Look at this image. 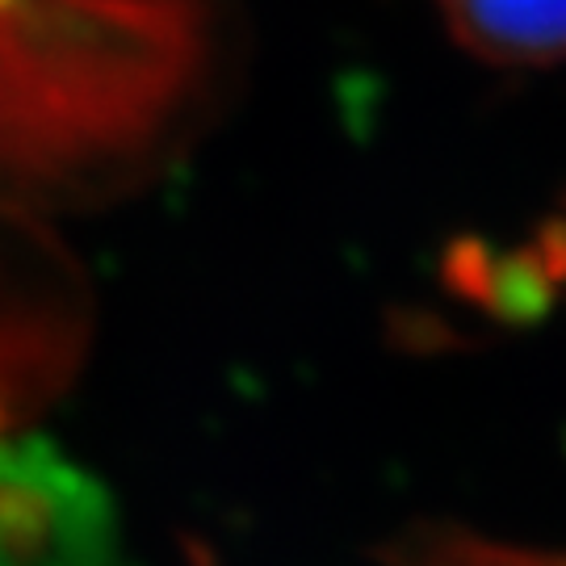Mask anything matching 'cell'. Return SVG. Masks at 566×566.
Segmentation results:
<instances>
[{
	"label": "cell",
	"mask_w": 566,
	"mask_h": 566,
	"mask_svg": "<svg viewBox=\"0 0 566 566\" xmlns=\"http://www.w3.org/2000/svg\"><path fill=\"white\" fill-rule=\"evenodd\" d=\"M453 34L500 63L566 60V0H441Z\"/></svg>",
	"instance_id": "6da1fadb"
}]
</instances>
